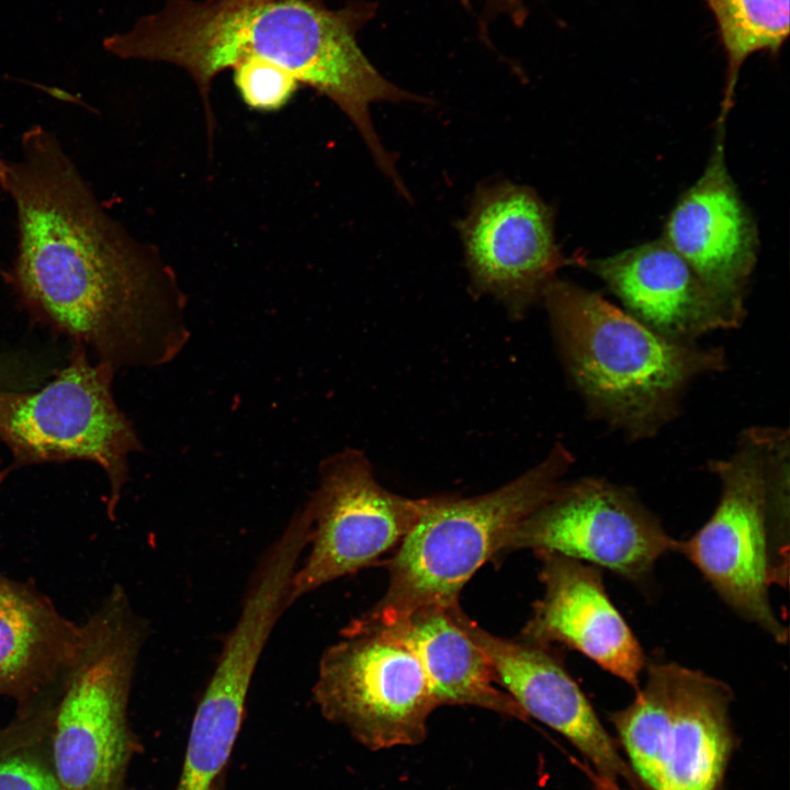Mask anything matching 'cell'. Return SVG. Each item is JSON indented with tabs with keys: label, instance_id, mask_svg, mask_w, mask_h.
Returning <instances> with one entry per match:
<instances>
[{
	"label": "cell",
	"instance_id": "obj_11",
	"mask_svg": "<svg viewBox=\"0 0 790 790\" xmlns=\"http://www.w3.org/2000/svg\"><path fill=\"white\" fill-rule=\"evenodd\" d=\"M459 230L473 292L493 296L517 317L572 262L555 242L552 210L524 185L479 187Z\"/></svg>",
	"mask_w": 790,
	"mask_h": 790
},
{
	"label": "cell",
	"instance_id": "obj_21",
	"mask_svg": "<svg viewBox=\"0 0 790 790\" xmlns=\"http://www.w3.org/2000/svg\"><path fill=\"white\" fill-rule=\"evenodd\" d=\"M232 69L240 98L246 105L257 111L280 110L289 103L298 87V81L289 71L261 58H245Z\"/></svg>",
	"mask_w": 790,
	"mask_h": 790
},
{
	"label": "cell",
	"instance_id": "obj_17",
	"mask_svg": "<svg viewBox=\"0 0 790 790\" xmlns=\"http://www.w3.org/2000/svg\"><path fill=\"white\" fill-rule=\"evenodd\" d=\"M81 635L47 597L0 572V696L18 710L61 687Z\"/></svg>",
	"mask_w": 790,
	"mask_h": 790
},
{
	"label": "cell",
	"instance_id": "obj_7",
	"mask_svg": "<svg viewBox=\"0 0 790 790\" xmlns=\"http://www.w3.org/2000/svg\"><path fill=\"white\" fill-rule=\"evenodd\" d=\"M721 494L710 519L689 539L677 541L681 553L720 598L776 642L788 631L772 610L771 530L763 426L744 430L734 452L709 463Z\"/></svg>",
	"mask_w": 790,
	"mask_h": 790
},
{
	"label": "cell",
	"instance_id": "obj_9",
	"mask_svg": "<svg viewBox=\"0 0 790 790\" xmlns=\"http://www.w3.org/2000/svg\"><path fill=\"white\" fill-rule=\"evenodd\" d=\"M318 471V486L305 503L312 519L309 551L293 575L291 605L375 564L432 501V496L408 498L383 487L368 458L356 449L326 458Z\"/></svg>",
	"mask_w": 790,
	"mask_h": 790
},
{
	"label": "cell",
	"instance_id": "obj_18",
	"mask_svg": "<svg viewBox=\"0 0 790 790\" xmlns=\"http://www.w3.org/2000/svg\"><path fill=\"white\" fill-rule=\"evenodd\" d=\"M362 631L382 632L407 645L420 662L438 706H472L528 721L518 703L495 686L485 654L447 609L422 608L388 627Z\"/></svg>",
	"mask_w": 790,
	"mask_h": 790
},
{
	"label": "cell",
	"instance_id": "obj_19",
	"mask_svg": "<svg viewBox=\"0 0 790 790\" xmlns=\"http://www.w3.org/2000/svg\"><path fill=\"white\" fill-rule=\"evenodd\" d=\"M726 55V77L718 125L734 103L744 61L754 53L778 55L789 36V0H704Z\"/></svg>",
	"mask_w": 790,
	"mask_h": 790
},
{
	"label": "cell",
	"instance_id": "obj_2",
	"mask_svg": "<svg viewBox=\"0 0 790 790\" xmlns=\"http://www.w3.org/2000/svg\"><path fill=\"white\" fill-rule=\"evenodd\" d=\"M358 19L352 8L330 10L314 0H166L161 10L106 46L122 57L187 71L202 95L210 138L214 78L249 57L275 64L334 102L391 178L395 160L377 136L370 106L424 99L393 84L371 64L356 38Z\"/></svg>",
	"mask_w": 790,
	"mask_h": 790
},
{
	"label": "cell",
	"instance_id": "obj_15",
	"mask_svg": "<svg viewBox=\"0 0 790 790\" xmlns=\"http://www.w3.org/2000/svg\"><path fill=\"white\" fill-rule=\"evenodd\" d=\"M698 181L670 212L663 240L723 298L744 305L756 264L757 229L729 173L723 125Z\"/></svg>",
	"mask_w": 790,
	"mask_h": 790
},
{
	"label": "cell",
	"instance_id": "obj_14",
	"mask_svg": "<svg viewBox=\"0 0 790 790\" xmlns=\"http://www.w3.org/2000/svg\"><path fill=\"white\" fill-rule=\"evenodd\" d=\"M624 305L656 332L682 342L742 325L745 305L710 289L663 239L617 255L582 261Z\"/></svg>",
	"mask_w": 790,
	"mask_h": 790
},
{
	"label": "cell",
	"instance_id": "obj_1",
	"mask_svg": "<svg viewBox=\"0 0 790 790\" xmlns=\"http://www.w3.org/2000/svg\"><path fill=\"white\" fill-rule=\"evenodd\" d=\"M0 185L16 216L9 281L30 309L113 365L178 356L190 332L174 273L104 210L53 132L22 134Z\"/></svg>",
	"mask_w": 790,
	"mask_h": 790
},
{
	"label": "cell",
	"instance_id": "obj_10",
	"mask_svg": "<svg viewBox=\"0 0 790 790\" xmlns=\"http://www.w3.org/2000/svg\"><path fill=\"white\" fill-rule=\"evenodd\" d=\"M676 542L631 490L583 477L561 482L517 524L500 554L553 552L640 583Z\"/></svg>",
	"mask_w": 790,
	"mask_h": 790
},
{
	"label": "cell",
	"instance_id": "obj_22",
	"mask_svg": "<svg viewBox=\"0 0 790 790\" xmlns=\"http://www.w3.org/2000/svg\"><path fill=\"white\" fill-rule=\"evenodd\" d=\"M33 748L0 759V790H61L53 768L35 756Z\"/></svg>",
	"mask_w": 790,
	"mask_h": 790
},
{
	"label": "cell",
	"instance_id": "obj_3",
	"mask_svg": "<svg viewBox=\"0 0 790 790\" xmlns=\"http://www.w3.org/2000/svg\"><path fill=\"white\" fill-rule=\"evenodd\" d=\"M542 298L588 411L631 440L655 437L676 418L691 384L726 365L721 348L667 338L574 283L554 279Z\"/></svg>",
	"mask_w": 790,
	"mask_h": 790
},
{
	"label": "cell",
	"instance_id": "obj_16",
	"mask_svg": "<svg viewBox=\"0 0 790 790\" xmlns=\"http://www.w3.org/2000/svg\"><path fill=\"white\" fill-rule=\"evenodd\" d=\"M645 666L667 712L659 790H718L731 746L730 687L674 662Z\"/></svg>",
	"mask_w": 790,
	"mask_h": 790
},
{
	"label": "cell",
	"instance_id": "obj_23",
	"mask_svg": "<svg viewBox=\"0 0 790 790\" xmlns=\"http://www.w3.org/2000/svg\"><path fill=\"white\" fill-rule=\"evenodd\" d=\"M52 727V711L45 704H35L16 712L8 725L0 727V759L15 752L38 746Z\"/></svg>",
	"mask_w": 790,
	"mask_h": 790
},
{
	"label": "cell",
	"instance_id": "obj_4",
	"mask_svg": "<svg viewBox=\"0 0 790 790\" xmlns=\"http://www.w3.org/2000/svg\"><path fill=\"white\" fill-rule=\"evenodd\" d=\"M573 461L556 442L537 465L497 489L466 498L432 496L386 563L385 594L349 625L377 630L422 608L459 605L464 585L500 555L511 531L563 482Z\"/></svg>",
	"mask_w": 790,
	"mask_h": 790
},
{
	"label": "cell",
	"instance_id": "obj_8",
	"mask_svg": "<svg viewBox=\"0 0 790 790\" xmlns=\"http://www.w3.org/2000/svg\"><path fill=\"white\" fill-rule=\"evenodd\" d=\"M340 636L324 651L313 686L324 718L370 749L420 744L439 706L416 654L382 632L347 625Z\"/></svg>",
	"mask_w": 790,
	"mask_h": 790
},
{
	"label": "cell",
	"instance_id": "obj_24",
	"mask_svg": "<svg viewBox=\"0 0 790 790\" xmlns=\"http://www.w3.org/2000/svg\"><path fill=\"white\" fill-rule=\"evenodd\" d=\"M45 376V370L29 365L24 360L0 354V390L23 391Z\"/></svg>",
	"mask_w": 790,
	"mask_h": 790
},
{
	"label": "cell",
	"instance_id": "obj_12",
	"mask_svg": "<svg viewBox=\"0 0 790 790\" xmlns=\"http://www.w3.org/2000/svg\"><path fill=\"white\" fill-rule=\"evenodd\" d=\"M454 622L485 654L495 680L534 718L566 737L592 768L612 779L631 781V771L616 749L585 693L551 645L520 636L487 632L456 605L448 609Z\"/></svg>",
	"mask_w": 790,
	"mask_h": 790
},
{
	"label": "cell",
	"instance_id": "obj_5",
	"mask_svg": "<svg viewBox=\"0 0 790 790\" xmlns=\"http://www.w3.org/2000/svg\"><path fill=\"white\" fill-rule=\"evenodd\" d=\"M81 632L55 702L53 771L61 790H126L139 746L128 702L149 625L116 585Z\"/></svg>",
	"mask_w": 790,
	"mask_h": 790
},
{
	"label": "cell",
	"instance_id": "obj_25",
	"mask_svg": "<svg viewBox=\"0 0 790 790\" xmlns=\"http://www.w3.org/2000/svg\"><path fill=\"white\" fill-rule=\"evenodd\" d=\"M577 764L591 781L595 790H622L616 779L596 771L590 765H585L584 763Z\"/></svg>",
	"mask_w": 790,
	"mask_h": 790
},
{
	"label": "cell",
	"instance_id": "obj_20",
	"mask_svg": "<svg viewBox=\"0 0 790 790\" xmlns=\"http://www.w3.org/2000/svg\"><path fill=\"white\" fill-rule=\"evenodd\" d=\"M666 715L661 685L648 669L634 700L611 715L634 770L652 790H659L662 782Z\"/></svg>",
	"mask_w": 790,
	"mask_h": 790
},
{
	"label": "cell",
	"instance_id": "obj_6",
	"mask_svg": "<svg viewBox=\"0 0 790 790\" xmlns=\"http://www.w3.org/2000/svg\"><path fill=\"white\" fill-rule=\"evenodd\" d=\"M113 373L111 362L92 364L78 348L43 388L0 390V438L15 464L74 459L99 464L110 482L111 519L127 478V456L140 449L132 424L114 402Z\"/></svg>",
	"mask_w": 790,
	"mask_h": 790
},
{
	"label": "cell",
	"instance_id": "obj_13",
	"mask_svg": "<svg viewBox=\"0 0 790 790\" xmlns=\"http://www.w3.org/2000/svg\"><path fill=\"white\" fill-rule=\"evenodd\" d=\"M535 553L544 590L520 636L562 643L639 690L645 656L610 600L600 568L553 552Z\"/></svg>",
	"mask_w": 790,
	"mask_h": 790
}]
</instances>
